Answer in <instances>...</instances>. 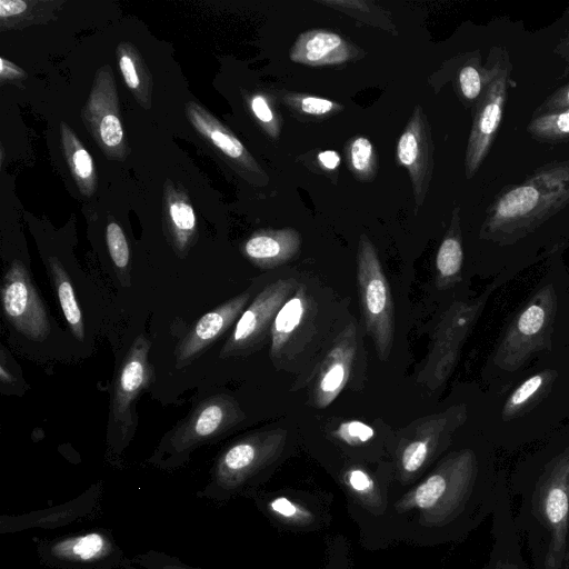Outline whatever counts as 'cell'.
I'll return each mask as SVG.
<instances>
[{"label":"cell","instance_id":"7a4b0ae2","mask_svg":"<svg viewBox=\"0 0 569 569\" xmlns=\"http://www.w3.org/2000/svg\"><path fill=\"white\" fill-rule=\"evenodd\" d=\"M286 441L287 431L277 429L232 442L217 457L210 479L198 496L217 502L249 497L283 453Z\"/></svg>","mask_w":569,"mask_h":569},{"label":"cell","instance_id":"8fae6325","mask_svg":"<svg viewBox=\"0 0 569 569\" xmlns=\"http://www.w3.org/2000/svg\"><path fill=\"white\" fill-rule=\"evenodd\" d=\"M269 521L295 533H309L327 528L332 519L330 493L300 489L253 492L249 496Z\"/></svg>","mask_w":569,"mask_h":569},{"label":"cell","instance_id":"7bdbcfd3","mask_svg":"<svg viewBox=\"0 0 569 569\" xmlns=\"http://www.w3.org/2000/svg\"><path fill=\"white\" fill-rule=\"evenodd\" d=\"M0 379L4 383H9L12 381V376L6 372V368L3 365L0 367Z\"/></svg>","mask_w":569,"mask_h":569},{"label":"cell","instance_id":"f35d334b","mask_svg":"<svg viewBox=\"0 0 569 569\" xmlns=\"http://www.w3.org/2000/svg\"><path fill=\"white\" fill-rule=\"evenodd\" d=\"M251 108L261 122L269 123L273 120V113L263 97L256 96L251 101Z\"/></svg>","mask_w":569,"mask_h":569},{"label":"cell","instance_id":"6da1fadb","mask_svg":"<svg viewBox=\"0 0 569 569\" xmlns=\"http://www.w3.org/2000/svg\"><path fill=\"white\" fill-rule=\"evenodd\" d=\"M569 204V160L536 168L522 182L506 186L486 211L479 237L500 246L533 232Z\"/></svg>","mask_w":569,"mask_h":569},{"label":"cell","instance_id":"e0dca14e","mask_svg":"<svg viewBox=\"0 0 569 569\" xmlns=\"http://www.w3.org/2000/svg\"><path fill=\"white\" fill-rule=\"evenodd\" d=\"M250 299L249 292L238 295L203 315L176 348L177 366L197 358L240 318Z\"/></svg>","mask_w":569,"mask_h":569},{"label":"cell","instance_id":"484cf974","mask_svg":"<svg viewBox=\"0 0 569 569\" xmlns=\"http://www.w3.org/2000/svg\"><path fill=\"white\" fill-rule=\"evenodd\" d=\"M527 132L541 143H562L569 140V109L532 117Z\"/></svg>","mask_w":569,"mask_h":569},{"label":"cell","instance_id":"30bf717a","mask_svg":"<svg viewBox=\"0 0 569 569\" xmlns=\"http://www.w3.org/2000/svg\"><path fill=\"white\" fill-rule=\"evenodd\" d=\"M538 510L550 535L546 569H561L569 527V448L552 459L538 483Z\"/></svg>","mask_w":569,"mask_h":569},{"label":"cell","instance_id":"52a82bcc","mask_svg":"<svg viewBox=\"0 0 569 569\" xmlns=\"http://www.w3.org/2000/svg\"><path fill=\"white\" fill-rule=\"evenodd\" d=\"M357 262L359 302L366 330L379 359L385 361L393 343V302L377 251L365 234L359 240Z\"/></svg>","mask_w":569,"mask_h":569},{"label":"cell","instance_id":"f6af8a7d","mask_svg":"<svg viewBox=\"0 0 569 569\" xmlns=\"http://www.w3.org/2000/svg\"><path fill=\"white\" fill-rule=\"evenodd\" d=\"M565 562L567 565V569H569V550H567Z\"/></svg>","mask_w":569,"mask_h":569},{"label":"cell","instance_id":"5bb4252c","mask_svg":"<svg viewBox=\"0 0 569 569\" xmlns=\"http://www.w3.org/2000/svg\"><path fill=\"white\" fill-rule=\"evenodd\" d=\"M1 300L4 315L17 331L34 341L48 337L46 307L20 261H14L3 277Z\"/></svg>","mask_w":569,"mask_h":569},{"label":"cell","instance_id":"60d3db41","mask_svg":"<svg viewBox=\"0 0 569 569\" xmlns=\"http://www.w3.org/2000/svg\"><path fill=\"white\" fill-rule=\"evenodd\" d=\"M318 160L327 170H333L340 164V156L335 150L321 151L318 154Z\"/></svg>","mask_w":569,"mask_h":569},{"label":"cell","instance_id":"cb8c5ba5","mask_svg":"<svg viewBox=\"0 0 569 569\" xmlns=\"http://www.w3.org/2000/svg\"><path fill=\"white\" fill-rule=\"evenodd\" d=\"M308 308V298L303 286L299 284L295 293L278 311L271 326V355L280 353L291 336L297 331Z\"/></svg>","mask_w":569,"mask_h":569},{"label":"cell","instance_id":"f546056e","mask_svg":"<svg viewBox=\"0 0 569 569\" xmlns=\"http://www.w3.org/2000/svg\"><path fill=\"white\" fill-rule=\"evenodd\" d=\"M107 244L112 262L120 271H127L129 266V247L120 226L111 222L107 227Z\"/></svg>","mask_w":569,"mask_h":569},{"label":"cell","instance_id":"4fadbf2b","mask_svg":"<svg viewBox=\"0 0 569 569\" xmlns=\"http://www.w3.org/2000/svg\"><path fill=\"white\" fill-rule=\"evenodd\" d=\"M295 279H279L261 290L244 309L221 349V357L253 350L264 338L273 320L298 288Z\"/></svg>","mask_w":569,"mask_h":569},{"label":"cell","instance_id":"d4e9b609","mask_svg":"<svg viewBox=\"0 0 569 569\" xmlns=\"http://www.w3.org/2000/svg\"><path fill=\"white\" fill-rule=\"evenodd\" d=\"M50 278L54 286L57 297L63 316L72 335L80 341L84 338L82 313L76 300L73 287L62 266L56 259L50 261Z\"/></svg>","mask_w":569,"mask_h":569},{"label":"cell","instance_id":"9c48e42d","mask_svg":"<svg viewBox=\"0 0 569 569\" xmlns=\"http://www.w3.org/2000/svg\"><path fill=\"white\" fill-rule=\"evenodd\" d=\"M38 556L43 565L56 569H131L133 563L104 529L41 541Z\"/></svg>","mask_w":569,"mask_h":569},{"label":"cell","instance_id":"277c9868","mask_svg":"<svg viewBox=\"0 0 569 569\" xmlns=\"http://www.w3.org/2000/svg\"><path fill=\"white\" fill-rule=\"evenodd\" d=\"M465 405L425 418L400 439L393 465L392 495L419 480L433 460L449 446L453 432L465 423Z\"/></svg>","mask_w":569,"mask_h":569},{"label":"cell","instance_id":"44dd1931","mask_svg":"<svg viewBox=\"0 0 569 569\" xmlns=\"http://www.w3.org/2000/svg\"><path fill=\"white\" fill-rule=\"evenodd\" d=\"M300 249V236L293 229L268 230L253 234L244 243V253L260 268H273L293 258Z\"/></svg>","mask_w":569,"mask_h":569},{"label":"cell","instance_id":"3957f363","mask_svg":"<svg viewBox=\"0 0 569 569\" xmlns=\"http://www.w3.org/2000/svg\"><path fill=\"white\" fill-rule=\"evenodd\" d=\"M556 313V290L552 283H547L515 316L495 350L493 363L513 372L537 352L549 350Z\"/></svg>","mask_w":569,"mask_h":569},{"label":"cell","instance_id":"4dcf8cb0","mask_svg":"<svg viewBox=\"0 0 569 569\" xmlns=\"http://www.w3.org/2000/svg\"><path fill=\"white\" fill-rule=\"evenodd\" d=\"M333 436L349 447H359L373 438L375 430L362 421L349 420L341 422L335 429Z\"/></svg>","mask_w":569,"mask_h":569},{"label":"cell","instance_id":"1f68e13d","mask_svg":"<svg viewBox=\"0 0 569 569\" xmlns=\"http://www.w3.org/2000/svg\"><path fill=\"white\" fill-rule=\"evenodd\" d=\"M208 134L213 144L230 158L238 159L247 154L242 143L232 134L218 129L209 131Z\"/></svg>","mask_w":569,"mask_h":569},{"label":"cell","instance_id":"ee69618b","mask_svg":"<svg viewBox=\"0 0 569 569\" xmlns=\"http://www.w3.org/2000/svg\"><path fill=\"white\" fill-rule=\"evenodd\" d=\"M497 569H518V568L510 563H499V566H497Z\"/></svg>","mask_w":569,"mask_h":569},{"label":"cell","instance_id":"ac0fdd59","mask_svg":"<svg viewBox=\"0 0 569 569\" xmlns=\"http://www.w3.org/2000/svg\"><path fill=\"white\" fill-rule=\"evenodd\" d=\"M357 351V331L350 323L336 339L325 358L313 389V403L326 408L343 390L351 372Z\"/></svg>","mask_w":569,"mask_h":569},{"label":"cell","instance_id":"ba28073f","mask_svg":"<svg viewBox=\"0 0 569 569\" xmlns=\"http://www.w3.org/2000/svg\"><path fill=\"white\" fill-rule=\"evenodd\" d=\"M497 282L471 301H457L443 313L436 327L431 348L418 376L429 388L440 387L451 376L461 348L480 317Z\"/></svg>","mask_w":569,"mask_h":569},{"label":"cell","instance_id":"83f0119b","mask_svg":"<svg viewBox=\"0 0 569 569\" xmlns=\"http://www.w3.org/2000/svg\"><path fill=\"white\" fill-rule=\"evenodd\" d=\"M348 160L358 179H371L376 172L377 157L370 140L365 137H358L351 141Z\"/></svg>","mask_w":569,"mask_h":569},{"label":"cell","instance_id":"836d02e7","mask_svg":"<svg viewBox=\"0 0 569 569\" xmlns=\"http://www.w3.org/2000/svg\"><path fill=\"white\" fill-rule=\"evenodd\" d=\"M170 217L176 228L181 232L191 231L196 226L193 209L188 203L177 202L171 204Z\"/></svg>","mask_w":569,"mask_h":569},{"label":"cell","instance_id":"b9f144b4","mask_svg":"<svg viewBox=\"0 0 569 569\" xmlns=\"http://www.w3.org/2000/svg\"><path fill=\"white\" fill-rule=\"evenodd\" d=\"M553 52L567 64H569V30L565 34V37L557 43V46L553 49Z\"/></svg>","mask_w":569,"mask_h":569},{"label":"cell","instance_id":"8992f818","mask_svg":"<svg viewBox=\"0 0 569 569\" xmlns=\"http://www.w3.org/2000/svg\"><path fill=\"white\" fill-rule=\"evenodd\" d=\"M241 419L242 412L232 398L224 395L207 398L171 431L152 461L164 468L178 467L193 449L216 440Z\"/></svg>","mask_w":569,"mask_h":569},{"label":"cell","instance_id":"f1b7e54d","mask_svg":"<svg viewBox=\"0 0 569 569\" xmlns=\"http://www.w3.org/2000/svg\"><path fill=\"white\" fill-rule=\"evenodd\" d=\"M132 561L143 569H203L193 567L178 557L157 550L138 553L133 557Z\"/></svg>","mask_w":569,"mask_h":569},{"label":"cell","instance_id":"ffe728a7","mask_svg":"<svg viewBox=\"0 0 569 569\" xmlns=\"http://www.w3.org/2000/svg\"><path fill=\"white\" fill-rule=\"evenodd\" d=\"M356 50L339 34L311 30L299 36L290 50L293 62L307 66L338 64L348 61Z\"/></svg>","mask_w":569,"mask_h":569},{"label":"cell","instance_id":"9a60e30c","mask_svg":"<svg viewBox=\"0 0 569 569\" xmlns=\"http://www.w3.org/2000/svg\"><path fill=\"white\" fill-rule=\"evenodd\" d=\"M397 158L409 172L417 206L427 193L433 169V143L427 118L419 106L397 143Z\"/></svg>","mask_w":569,"mask_h":569},{"label":"cell","instance_id":"d6a6232c","mask_svg":"<svg viewBox=\"0 0 569 569\" xmlns=\"http://www.w3.org/2000/svg\"><path fill=\"white\" fill-rule=\"evenodd\" d=\"M569 109V82L561 86L533 111L532 117Z\"/></svg>","mask_w":569,"mask_h":569},{"label":"cell","instance_id":"d6986e66","mask_svg":"<svg viewBox=\"0 0 569 569\" xmlns=\"http://www.w3.org/2000/svg\"><path fill=\"white\" fill-rule=\"evenodd\" d=\"M101 495L100 487L93 486L77 498L56 507L37 510L19 516H1L0 532H16L31 528L51 529L89 515L97 506Z\"/></svg>","mask_w":569,"mask_h":569},{"label":"cell","instance_id":"e575fe53","mask_svg":"<svg viewBox=\"0 0 569 569\" xmlns=\"http://www.w3.org/2000/svg\"><path fill=\"white\" fill-rule=\"evenodd\" d=\"M100 136L102 141L109 147H114L121 142L123 131L120 120L114 114L103 117L100 122Z\"/></svg>","mask_w":569,"mask_h":569},{"label":"cell","instance_id":"5b68a950","mask_svg":"<svg viewBox=\"0 0 569 569\" xmlns=\"http://www.w3.org/2000/svg\"><path fill=\"white\" fill-rule=\"evenodd\" d=\"M486 69V84L475 107L466 149L467 179H471L480 169L500 128L511 82L512 64L508 50L502 46H493Z\"/></svg>","mask_w":569,"mask_h":569},{"label":"cell","instance_id":"74e56055","mask_svg":"<svg viewBox=\"0 0 569 569\" xmlns=\"http://www.w3.org/2000/svg\"><path fill=\"white\" fill-rule=\"evenodd\" d=\"M119 66L128 87L137 89L139 87V78L132 59L127 54H122L119 60Z\"/></svg>","mask_w":569,"mask_h":569},{"label":"cell","instance_id":"d590c367","mask_svg":"<svg viewBox=\"0 0 569 569\" xmlns=\"http://www.w3.org/2000/svg\"><path fill=\"white\" fill-rule=\"evenodd\" d=\"M301 111L311 116H323L337 108V104L328 99L306 96L300 99Z\"/></svg>","mask_w":569,"mask_h":569},{"label":"cell","instance_id":"7402d4cb","mask_svg":"<svg viewBox=\"0 0 569 569\" xmlns=\"http://www.w3.org/2000/svg\"><path fill=\"white\" fill-rule=\"evenodd\" d=\"M459 211V207L455 208L450 226L437 252L436 283L439 289L450 288L461 280L463 249Z\"/></svg>","mask_w":569,"mask_h":569},{"label":"cell","instance_id":"ab89813d","mask_svg":"<svg viewBox=\"0 0 569 569\" xmlns=\"http://www.w3.org/2000/svg\"><path fill=\"white\" fill-rule=\"evenodd\" d=\"M27 9V3L22 0H1L0 1V17L7 18L10 16L19 14Z\"/></svg>","mask_w":569,"mask_h":569},{"label":"cell","instance_id":"7c38bea8","mask_svg":"<svg viewBox=\"0 0 569 569\" xmlns=\"http://www.w3.org/2000/svg\"><path fill=\"white\" fill-rule=\"evenodd\" d=\"M350 518L362 542L386 515L390 505L393 468L373 472L361 463H350L337 475Z\"/></svg>","mask_w":569,"mask_h":569},{"label":"cell","instance_id":"8d00e7d4","mask_svg":"<svg viewBox=\"0 0 569 569\" xmlns=\"http://www.w3.org/2000/svg\"><path fill=\"white\" fill-rule=\"evenodd\" d=\"M72 163L78 177L87 179L92 174V160L84 149L80 148L73 153Z\"/></svg>","mask_w":569,"mask_h":569},{"label":"cell","instance_id":"603a6c76","mask_svg":"<svg viewBox=\"0 0 569 569\" xmlns=\"http://www.w3.org/2000/svg\"><path fill=\"white\" fill-rule=\"evenodd\" d=\"M557 377L556 370L545 369L526 379L505 401L502 420L509 421L530 411L548 395Z\"/></svg>","mask_w":569,"mask_h":569},{"label":"cell","instance_id":"4316f807","mask_svg":"<svg viewBox=\"0 0 569 569\" xmlns=\"http://www.w3.org/2000/svg\"><path fill=\"white\" fill-rule=\"evenodd\" d=\"M487 69L481 64L479 51L470 53L457 73L458 90L462 99L476 107L486 84Z\"/></svg>","mask_w":569,"mask_h":569},{"label":"cell","instance_id":"2e32d148","mask_svg":"<svg viewBox=\"0 0 569 569\" xmlns=\"http://www.w3.org/2000/svg\"><path fill=\"white\" fill-rule=\"evenodd\" d=\"M150 342L140 335L131 345L116 377L111 401L113 421L122 428L131 422V406L153 380V369L148 355Z\"/></svg>","mask_w":569,"mask_h":569}]
</instances>
